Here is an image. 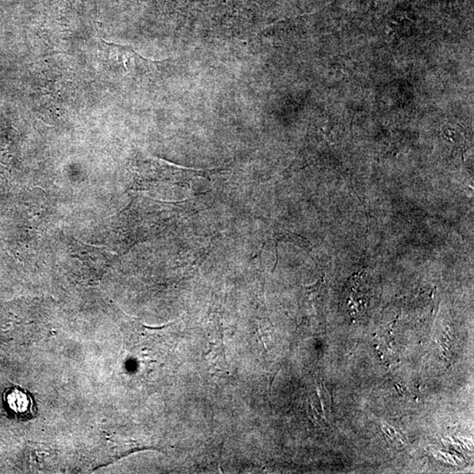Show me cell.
<instances>
[{
  "label": "cell",
  "instance_id": "6da1fadb",
  "mask_svg": "<svg viewBox=\"0 0 474 474\" xmlns=\"http://www.w3.org/2000/svg\"><path fill=\"white\" fill-rule=\"evenodd\" d=\"M3 406L12 418L31 420L36 414L34 398L21 387L12 386L6 389L3 393Z\"/></svg>",
  "mask_w": 474,
  "mask_h": 474
},
{
  "label": "cell",
  "instance_id": "7a4b0ae2",
  "mask_svg": "<svg viewBox=\"0 0 474 474\" xmlns=\"http://www.w3.org/2000/svg\"><path fill=\"white\" fill-rule=\"evenodd\" d=\"M351 280L349 281L350 287L348 288V291H349V308L350 311L351 316H355V314H359L364 312L366 310L368 298L367 291L366 289H361L360 278H357V280H354V278H350Z\"/></svg>",
  "mask_w": 474,
  "mask_h": 474
}]
</instances>
